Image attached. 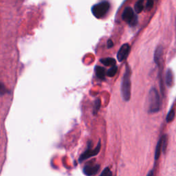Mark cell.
<instances>
[{
	"mask_svg": "<svg viewBox=\"0 0 176 176\" xmlns=\"http://www.w3.org/2000/svg\"><path fill=\"white\" fill-rule=\"evenodd\" d=\"M147 111L149 114H156L160 110L161 101L157 90L152 87L149 90L147 98Z\"/></svg>",
	"mask_w": 176,
	"mask_h": 176,
	"instance_id": "6da1fadb",
	"label": "cell"
},
{
	"mask_svg": "<svg viewBox=\"0 0 176 176\" xmlns=\"http://www.w3.org/2000/svg\"><path fill=\"white\" fill-rule=\"evenodd\" d=\"M131 69L127 65L125 67V72L121 82V94L123 100L129 101L131 98Z\"/></svg>",
	"mask_w": 176,
	"mask_h": 176,
	"instance_id": "7a4b0ae2",
	"label": "cell"
},
{
	"mask_svg": "<svg viewBox=\"0 0 176 176\" xmlns=\"http://www.w3.org/2000/svg\"><path fill=\"white\" fill-rule=\"evenodd\" d=\"M110 8V2L107 1L101 2L91 7V13L96 18L102 19L106 16Z\"/></svg>",
	"mask_w": 176,
	"mask_h": 176,
	"instance_id": "3957f363",
	"label": "cell"
},
{
	"mask_svg": "<svg viewBox=\"0 0 176 176\" xmlns=\"http://www.w3.org/2000/svg\"><path fill=\"white\" fill-rule=\"evenodd\" d=\"M122 19L130 26H135L138 23V17L132 7L130 6L126 7L123 10L122 13Z\"/></svg>",
	"mask_w": 176,
	"mask_h": 176,
	"instance_id": "277c9868",
	"label": "cell"
},
{
	"mask_svg": "<svg viewBox=\"0 0 176 176\" xmlns=\"http://www.w3.org/2000/svg\"><path fill=\"white\" fill-rule=\"evenodd\" d=\"M101 140H99L98 142V145L96 146V147L94 149H91L90 147L88 148V149L85 151V152L81 154V156H80L79 158V162L81 163V162L85 160L88 158H90L91 157H93L96 156V155L99 153V151L101 150Z\"/></svg>",
	"mask_w": 176,
	"mask_h": 176,
	"instance_id": "5b68a950",
	"label": "cell"
},
{
	"mask_svg": "<svg viewBox=\"0 0 176 176\" xmlns=\"http://www.w3.org/2000/svg\"><path fill=\"white\" fill-rule=\"evenodd\" d=\"M130 50V46L128 44H124L120 48L119 50L117 53V59L118 61L121 62L127 57Z\"/></svg>",
	"mask_w": 176,
	"mask_h": 176,
	"instance_id": "8992f818",
	"label": "cell"
},
{
	"mask_svg": "<svg viewBox=\"0 0 176 176\" xmlns=\"http://www.w3.org/2000/svg\"><path fill=\"white\" fill-rule=\"evenodd\" d=\"M100 168V166L96 164L90 163L86 164L83 168V173L87 176H91L96 174Z\"/></svg>",
	"mask_w": 176,
	"mask_h": 176,
	"instance_id": "52a82bcc",
	"label": "cell"
},
{
	"mask_svg": "<svg viewBox=\"0 0 176 176\" xmlns=\"http://www.w3.org/2000/svg\"><path fill=\"white\" fill-rule=\"evenodd\" d=\"M163 48L162 45H158L154 52V61L158 67L162 66V63H163Z\"/></svg>",
	"mask_w": 176,
	"mask_h": 176,
	"instance_id": "ba28073f",
	"label": "cell"
},
{
	"mask_svg": "<svg viewBox=\"0 0 176 176\" xmlns=\"http://www.w3.org/2000/svg\"><path fill=\"white\" fill-rule=\"evenodd\" d=\"M95 73H96V75L98 78L101 80H104L105 75H107L106 70H105V68L98 65H96V68H95Z\"/></svg>",
	"mask_w": 176,
	"mask_h": 176,
	"instance_id": "9c48e42d",
	"label": "cell"
},
{
	"mask_svg": "<svg viewBox=\"0 0 176 176\" xmlns=\"http://www.w3.org/2000/svg\"><path fill=\"white\" fill-rule=\"evenodd\" d=\"M100 61L101 63L105 66H111L114 67L115 65H116V59L111 57H107V58H103L101 59L100 60Z\"/></svg>",
	"mask_w": 176,
	"mask_h": 176,
	"instance_id": "30bf717a",
	"label": "cell"
},
{
	"mask_svg": "<svg viewBox=\"0 0 176 176\" xmlns=\"http://www.w3.org/2000/svg\"><path fill=\"white\" fill-rule=\"evenodd\" d=\"M166 84L168 87H172L173 84V72H172L171 69H168L166 73Z\"/></svg>",
	"mask_w": 176,
	"mask_h": 176,
	"instance_id": "8fae6325",
	"label": "cell"
},
{
	"mask_svg": "<svg viewBox=\"0 0 176 176\" xmlns=\"http://www.w3.org/2000/svg\"><path fill=\"white\" fill-rule=\"evenodd\" d=\"M162 150H163V147H162V139L160 138L159 141L158 142L156 148V151H155V160H158V158H160Z\"/></svg>",
	"mask_w": 176,
	"mask_h": 176,
	"instance_id": "7c38bea8",
	"label": "cell"
},
{
	"mask_svg": "<svg viewBox=\"0 0 176 176\" xmlns=\"http://www.w3.org/2000/svg\"><path fill=\"white\" fill-rule=\"evenodd\" d=\"M144 8H145V6H144L143 0H140V1L136 2L134 5V9L136 13H140L142 11Z\"/></svg>",
	"mask_w": 176,
	"mask_h": 176,
	"instance_id": "4fadbf2b",
	"label": "cell"
},
{
	"mask_svg": "<svg viewBox=\"0 0 176 176\" xmlns=\"http://www.w3.org/2000/svg\"><path fill=\"white\" fill-rule=\"evenodd\" d=\"M101 101L100 98H96V100L94 102V108H93V114L94 115H96L98 111H99L101 108Z\"/></svg>",
	"mask_w": 176,
	"mask_h": 176,
	"instance_id": "5bb4252c",
	"label": "cell"
},
{
	"mask_svg": "<svg viewBox=\"0 0 176 176\" xmlns=\"http://www.w3.org/2000/svg\"><path fill=\"white\" fill-rule=\"evenodd\" d=\"M175 109L172 108L171 110L168 112L167 116V122H171L175 118Z\"/></svg>",
	"mask_w": 176,
	"mask_h": 176,
	"instance_id": "9a60e30c",
	"label": "cell"
},
{
	"mask_svg": "<svg viewBox=\"0 0 176 176\" xmlns=\"http://www.w3.org/2000/svg\"><path fill=\"white\" fill-rule=\"evenodd\" d=\"M118 71V67L116 65H115L114 67H111L110 69L108 70V71L107 72V75L109 77H113L115 76L116 74Z\"/></svg>",
	"mask_w": 176,
	"mask_h": 176,
	"instance_id": "2e32d148",
	"label": "cell"
},
{
	"mask_svg": "<svg viewBox=\"0 0 176 176\" xmlns=\"http://www.w3.org/2000/svg\"><path fill=\"white\" fill-rule=\"evenodd\" d=\"M100 176H112V173L110 168L109 167L105 168V169L102 171Z\"/></svg>",
	"mask_w": 176,
	"mask_h": 176,
	"instance_id": "e0dca14e",
	"label": "cell"
},
{
	"mask_svg": "<svg viewBox=\"0 0 176 176\" xmlns=\"http://www.w3.org/2000/svg\"><path fill=\"white\" fill-rule=\"evenodd\" d=\"M154 2L152 1V0H149V1L147 2L146 3V10H150L151 8H153Z\"/></svg>",
	"mask_w": 176,
	"mask_h": 176,
	"instance_id": "ac0fdd59",
	"label": "cell"
},
{
	"mask_svg": "<svg viewBox=\"0 0 176 176\" xmlns=\"http://www.w3.org/2000/svg\"><path fill=\"white\" fill-rule=\"evenodd\" d=\"M114 46V42L111 39H109L107 41V48H111Z\"/></svg>",
	"mask_w": 176,
	"mask_h": 176,
	"instance_id": "d6986e66",
	"label": "cell"
},
{
	"mask_svg": "<svg viewBox=\"0 0 176 176\" xmlns=\"http://www.w3.org/2000/svg\"><path fill=\"white\" fill-rule=\"evenodd\" d=\"M153 171H151L147 175V176H153Z\"/></svg>",
	"mask_w": 176,
	"mask_h": 176,
	"instance_id": "ffe728a7",
	"label": "cell"
},
{
	"mask_svg": "<svg viewBox=\"0 0 176 176\" xmlns=\"http://www.w3.org/2000/svg\"><path fill=\"white\" fill-rule=\"evenodd\" d=\"M175 30H176V19H175Z\"/></svg>",
	"mask_w": 176,
	"mask_h": 176,
	"instance_id": "44dd1931",
	"label": "cell"
}]
</instances>
